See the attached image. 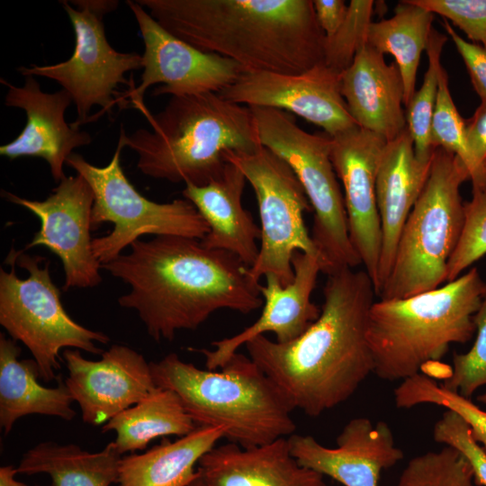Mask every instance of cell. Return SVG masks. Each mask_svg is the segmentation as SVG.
<instances>
[{
  "label": "cell",
  "instance_id": "2",
  "mask_svg": "<svg viewBox=\"0 0 486 486\" xmlns=\"http://www.w3.org/2000/svg\"><path fill=\"white\" fill-rule=\"evenodd\" d=\"M327 276L320 314L301 336L279 343L261 335L245 345L292 408L311 418L347 400L374 371L366 335L372 279L349 267Z\"/></svg>",
  "mask_w": 486,
  "mask_h": 486
},
{
  "label": "cell",
  "instance_id": "36",
  "mask_svg": "<svg viewBox=\"0 0 486 486\" xmlns=\"http://www.w3.org/2000/svg\"><path fill=\"white\" fill-rule=\"evenodd\" d=\"M473 322L476 338L472 348L465 354H454L452 369L442 384L468 399L486 385V292Z\"/></svg>",
  "mask_w": 486,
  "mask_h": 486
},
{
  "label": "cell",
  "instance_id": "41",
  "mask_svg": "<svg viewBox=\"0 0 486 486\" xmlns=\"http://www.w3.org/2000/svg\"><path fill=\"white\" fill-rule=\"evenodd\" d=\"M317 22L326 37L332 36L342 25L348 5L343 0H314Z\"/></svg>",
  "mask_w": 486,
  "mask_h": 486
},
{
  "label": "cell",
  "instance_id": "24",
  "mask_svg": "<svg viewBox=\"0 0 486 486\" xmlns=\"http://www.w3.org/2000/svg\"><path fill=\"white\" fill-rule=\"evenodd\" d=\"M246 182L241 170L227 162L218 177L201 186L185 184L182 194L209 227L201 243L210 249L230 252L251 267L258 255L256 240L261 230L242 204Z\"/></svg>",
  "mask_w": 486,
  "mask_h": 486
},
{
  "label": "cell",
  "instance_id": "40",
  "mask_svg": "<svg viewBox=\"0 0 486 486\" xmlns=\"http://www.w3.org/2000/svg\"><path fill=\"white\" fill-rule=\"evenodd\" d=\"M465 136L475 163L486 173V100L482 101L472 117L465 122Z\"/></svg>",
  "mask_w": 486,
  "mask_h": 486
},
{
  "label": "cell",
  "instance_id": "32",
  "mask_svg": "<svg viewBox=\"0 0 486 486\" xmlns=\"http://www.w3.org/2000/svg\"><path fill=\"white\" fill-rule=\"evenodd\" d=\"M432 146L455 155L467 167L472 187L486 188V173L475 163L467 145L465 121L459 114L448 87L446 71L441 66L438 91L431 124Z\"/></svg>",
  "mask_w": 486,
  "mask_h": 486
},
{
  "label": "cell",
  "instance_id": "16",
  "mask_svg": "<svg viewBox=\"0 0 486 486\" xmlns=\"http://www.w3.org/2000/svg\"><path fill=\"white\" fill-rule=\"evenodd\" d=\"M63 359L68 372L65 383L83 421L91 426H104L158 389L150 363L125 345H112L96 361L68 348Z\"/></svg>",
  "mask_w": 486,
  "mask_h": 486
},
{
  "label": "cell",
  "instance_id": "43",
  "mask_svg": "<svg viewBox=\"0 0 486 486\" xmlns=\"http://www.w3.org/2000/svg\"><path fill=\"white\" fill-rule=\"evenodd\" d=\"M478 400L483 404H486V392L478 397Z\"/></svg>",
  "mask_w": 486,
  "mask_h": 486
},
{
  "label": "cell",
  "instance_id": "3",
  "mask_svg": "<svg viewBox=\"0 0 486 486\" xmlns=\"http://www.w3.org/2000/svg\"><path fill=\"white\" fill-rule=\"evenodd\" d=\"M166 31L243 72L301 74L323 62L312 0H136Z\"/></svg>",
  "mask_w": 486,
  "mask_h": 486
},
{
  "label": "cell",
  "instance_id": "42",
  "mask_svg": "<svg viewBox=\"0 0 486 486\" xmlns=\"http://www.w3.org/2000/svg\"><path fill=\"white\" fill-rule=\"evenodd\" d=\"M17 468L14 465H4L0 467V486H28L14 479Z\"/></svg>",
  "mask_w": 486,
  "mask_h": 486
},
{
  "label": "cell",
  "instance_id": "11",
  "mask_svg": "<svg viewBox=\"0 0 486 486\" xmlns=\"http://www.w3.org/2000/svg\"><path fill=\"white\" fill-rule=\"evenodd\" d=\"M223 158L241 170L258 205L260 246L249 275L259 282L273 274L288 285L296 251L320 256L304 223V212L312 209L302 185L291 166L262 145L249 152L225 151Z\"/></svg>",
  "mask_w": 486,
  "mask_h": 486
},
{
  "label": "cell",
  "instance_id": "33",
  "mask_svg": "<svg viewBox=\"0 0 486 486\" xmlns=\"http://www.w3.org/2000/svg\"><path fill=\"white\" fill-rule=\"evenodd\" d=\"M396 486H476L466 459L445 446L410 459Z\"/></svg>",
  "mask_w": 486,
  "mask_h": 486
},
{
  "label": "cell",
  "instance_id": "25",
  "mask_svg": "<svg viewBox=\"0 0 486 486\" xmlns=\"http://www.w3.org/2000/svg\"><path fill=\"white\" fill-rule=\"evenodd\" d=\"M21 347L16 341L0 334V426L9 434L19 418L30 414L72 420L76 411L65 382L56 387L40 383L35 360L20 359Z\"/></svg>",
  "mask_w": 486,
  "mask_h": 486
},
{
  "label": "cell",
  "instance_id": "28",
  "mask_svg": "<svg viewBox=\"0 0 486 486\" xmlns=\"http://www.w3.org/2000/svg\"><path fill=\"white\" fill-rule=\"evenodd\" d=\"M196 428L177 394L158 387L145 399L110 419L102 427V431L115 432L113 442L122 454L143 450L158 437L186 436Z\"/></svg>",
  "mask_w": 486,
  "mask_h": 486
},
{
  "label": "cell",
  "instance_id": "1",
  "mask_svg": "<svg viewBox=\"0 0 486 486\" xmlns=\"http://www.w3.org/2000/svg\"><path fill=\"white\" fill-rule=\"evenodd\" d=\"M130 248L101 267L129 285L118 303L134 310L156 341L194 330L219 310L248 314L263 306L259 282L230 252L178 236L138 239Z\"/></svg>",
  "mask_w": 486,
  "mask_h": 486
},
{
  "label": "cell",
  "instance_id": "14",
  "mask_svg": "<svg viewBox=\"0 0 486 486\" xmlns=\"http://www.w3.org/2000/svg\"><path fill=\"white\" fill-rule=\"evenodd\" d=\"M3 196L39 218L40 230L23 249L44 246L55 254L63 266L65 291L94 287L101 283V264L92 249L94 194L80 175L66 176L43 201L29 200L6 191Z\"/></svg>",
  "mask_w": 486,
  "mask_h": 486
},
{
  "label": "cell",
  "instance_id": "44",
  "mask_svg": "<svg viewBox=\"0 0 486 486\" xmlns=\"http://www.w3.org/2000/svg\"><path fill=\"white\" fill-rule=\"evenodd\" d=\"M190 486H202V482L199 476Z\"/></svg>",
  "mask_w": 486,
  "mask_h": 486
},
{
  "label": "cell",
  "instance_id": "19",
  "mask_svg": "<svg viewBox=\"0 0 486 486\" xmlns=\"http://www.w3.org/2000/svg\"><path fill=\"white\" fill-rule=\"evenodd\" d=\"M294 277L283 286L273 274L260 284L263 309L260 317L239 333L212 343L213 349L189 348L201 353L208 370L221 368L251 339L273 332L276 341L287 343L301 336L320 316V309L311 301L322 266L320 256L296 251L292 259Z\"/></svg>",
  "mask_w": 486,
  "mask_h": 486
},
{
  "label": "cell",
  "instance_id": "12",
  "mask_svg": "<svg viewBox=\"0 0 486 486\" xmlns=\"http://www.w3.org/2000/svg\"><path fill=\"white\" fill-rule=\"evenodd\" d=\"M114 0L61 1L75 34L71 57L57 64L20 67L23 76H42L58 82L72 97L77 112L79 127L91 109L99 105L110 111L117 102L119 85H132L125 74L142 68V56L137 52H120L109 43L104 17L118 6Z\"/></svg>",
  "mask_w": 486,
  "mask_h": 486
},
{
  "label": "cell",
  "instance_id": "18",
  "mask_svg": "<svg viewBox=\"0 0 486 486\" xmlns=\"http://www.w3.org/2000/svg\"><path fill=\"white\" fill-rule=\"evenodd\" d=\"M291 454L302 466L344 486H378L381 473L404 457L388 423L365 417L349 420L327 447L309 435L287 437Z\"/></svg>",
  "mask_w": 486,
  "mask_h": 486
},
{
  "label": "cell",
  "instance_id": "22",
  "mask_svg": "<svg viewBox=\"0 0 486 486\" xmlns=\"http://www.w3.org/2000/svg\"><path fill=\"white\" fill-rule=\"evenodd\" d=\"M340 92L356 123L387 142L407 127L404 86L396 62L364 43L340 76Z\"/></svg>",
  "mask_w": 486,
  "mask_h": 486
},
{
  "label": "cell",
  "instance_id": "10",
  "mask_svg": "<svg viewBox=\"0 0 486 486\" xmlns=\"http://www.w3.org/2000/svg\"><path fill=\"white\" fill-rule=\"evenodd\" d=\"M123 148L119 137L114 154L105 166H94L77 153H72L66 161L93 191L92 230L104 222L113 224L109 234L92 240L94 255L101 266L117 258L144 235L202 240L209 227L190 201L183 198L156 202L143 196L129 181L121 165Z\"/></svg>",
  "mask_w": 486,
  "mask_h": 486
},
{
  "label": "cell",
  "instance_id": "29",
  "mask_svg": "<svg viewBox=\"0 0 486 486\" xmlns=\"http://www.w3.org/2000/svg\"><path fill=\"white\" fill-rule=\"evenodd\" d=\"M434 14L412 0L400 1L389 19L372 22L366 43L381 54L395 58L404 86V105L416 92L420 56L429 43Z\"/></svg>",
  "mask_w": 486,
  "mask_h": 486
},
{
  "label": "cell",
  "instance_id": "26",
  "mask_svg": "<svg viewBox=\"0 0 486 486\" xmlns=\"http://www.w3.org/2000/svg\"><path fill=\"white\" fill-rule=\"evenodd\" d=\"M224 436L223 428L201 426L175 441L165 438L144 453L125 455L118 486H190L199 476L201 458Z\"/></svg>",
  "mask_w": 486,
  "mask_h": 486
},
{
  "label": "cell",
  "instance_id": "31",
  "mask_svg": "<svg viewBox=\"0 0 486 486\" xmlns=\"http://www.w3.org/2000/svg\"><path fill=\"white\" fill-rule=\"evenodd\" d=\"M447 37L433 28L427 48L428 66L423 83L406 106V125L421 160L431 159L435 148L431 143V124L438 91L440 56Z\"/></svg>",
  "mask_w": 486,
  "mask_h": 486
},
{
  "label": "cell",
  "instance_id": "4",
  "mask_svg": "<svg viewBox=\"0 0 486 486\" xmlns=\"http://www.w3.org/2000/svg\"><path fill=\"white\" fill-rule=\"evenodd\" d=\"M145 116L150 130L127 135L121 127L120 138L137 154L138 169L156 179L204 185L221 174L225 151L261 145L250 107L218 93L172 96L161 112Z\"/></svg>",
  "mask_w": 486,
  "mask_h": 486
},
{
  "label": "cell",
  "instance_id": "37",
  "mask_svg": "<svg viewBox=\"0 0 486 486\" xmlns=\"http://www.w3.org/2000/svg\"><path fill=\"white\" fill-rule=\"evenodd\" d=\"M434 440L458 451L470 464L476 486H486V451L468 423L456 412L446 410L433 430Z\"/></svg>",
  "mask_w": 486,
  "mask_h": 486
},
{
  "label": "cell",
  "instance_id": "35",
  "mask_svg": "<svg viewBox=\"0 0 486 486\" xmlns=\"http://www.w3.org/2000/svg\"><path fill=\"white\" fill-rule=\"evenodd\" d=\"M486 255V188L472 187L471 201L464 203V224L459 242L446 268V283L458 278Z\"/></svg>",
  "mask_w": 486,
  "mask_h": 486
},
{
  "label": "cell",
  "instance_id": "20",
  "mask_svg": "<svg viewBox=\"0 0 486 486\" xmlns=\"http://www.w3.org/2000/svg\"><path fill=\"white\" fill-rule=\"evenodd\" d=\"M0 81L7 87L4 104L22 109L26 114L23 130L13 141L0 147V155L9 159L41 158L50 165L53 179L59 183L66 177L63 166L73 150L92 141L89 133L65 120L72 97L64 89L43 92L34 76H25L22 86L3 78Z\"/></svg>",
  "mask_w": 486,
  "mask_h": 486
},
{
  "label": "cell",
  "instance_id": "8",
  "mask_svg": "<svg viewBox=\"0 0 486 486\" xmlns=\"http://www.w3.org/2000/svg\"><path fill=\"white\" fill-rule=\"evenodd\" d=\"M5 263L11 270L0 269V324L30 350L40 379L57 378L62 349L102 355L96 343L107 344L110 338L80 325L65 310L49 260L12 248Z\"/></svg>",
  "mask_w": 486,
  "mask_h": 486
},
{
  "label": "cell",
  "instance_id": "17",
  "mask_svg": "<svg viewBox=\"0 0 486 486\" xmlns=\"http://www.w3.org/2000/svg\"><path fill=\"white\" fill-rule=\"evenodd\" d=\"M382 137L355 126L331 137L330 158L344 187L349 237L375 289L382 248L376 176Z\"/></svg>",
  "mask_w": 486,
  "mask_h": 486
},
{
  "label": "cell",
  "instance_id": "7",
  "mask_svg": "<svg viewBox=\"0 0 486 486\" xmlns=\"http://www.w3.org/2000/svg\"><path fill=\"white\" fill-rule=\"evenodd\" d=\"M468 179L469 170L455 155L435 149L428 180L402 229L378 300L404 299L446 283L447 264L464 224L460 187Z\"/></svg>",
  "mask_w": 486,
  "mask_h": 486
},
{
  "label": "cell",
  "instance_id": "21",
  "mask_svg": "<svg viewBox=\"0 0 486 486\" xmlns=\"http://www.w3.org/2000/svg\"><path fill=\"white\" fill-rule=\"evenodd\" d=\"M431 163L432 158H417L407 127L396 139L386 143L376 176V202L382 230L374 289L377 297L391 273L402 229L425 186Z\"/></svg>",
  "mask_w": 486,
  "mask_h": 486
},
{
  "label": "cell",
  "instance_id": "27",
  "mask_svg": "<svg viewBox=\"0 0 486 486\" xmlns=\"http://www.w3.org/2000/svg\"><path fill=\"white\" fill-rule=\"evenodd\" d=\"M122 454L114 442L91 453L75 444L41 442L23 454L18 473H46L52 486H110L117 483Z\"/></svg>",
  "mask_w": 486,
  "mask_h": 486
},
{
  "label": "cell",
  "instance_id": "9",
  "mask_svg": "<svg viewBox=\"0 0 486 486\" xmlns=\"http://www.w3.org/2000/svg\"><path fill=\"white\" fill-rule=\"evenodd\" d=\"M259 142L293 170L314 212L311 238L327 275L362 265L348 230L344 195L331 158V137L312 134L287 112L250 107Z\"/></svg>",
  "mask_w": 486,
  "mask_h": 486
},
{
  "label": "cell",
  "instance_id": "30",
  "mask_svg": "<svg viewBox=\"0 0 486 486\" xmlns=\"http://www.w3.org/2000/svg\"><path fill=\"white\" fill-rule=\"evenodd\" d=\"M395 405L410 409L421 404H433L460 415L470 426L475 440L486 451V410L456 392L437 384L432 378L417 374L407 378L394 391Z\"/></svg>",
  "mask_w": 486,
  "mask_h": 486
},
{
  "label": "cell",
  "instance_id": "38",
  "mask_svg": "<svg viewBox=\"0 0 486 486\" xmlns=\"http://www.w3.org/2000/svg\"><path fill=\"white\" fill-rule=\"evenodd\" d=\"M460 28L486 50V0H412Z\"/></svg>",
  "mask_w": 486,
  "mask_h": 486
},
{
  "label": "cell",
  "instance_id": "34",
  "mask_svg": "<svg viewBox=\"0 0 486 486\" xmlns=\"http://www.w3.org/2000/svg\"><path fill=\"white\" fill-rule=\"evenodd\" d=\"M374 13L372 0H352L339 29L324 39L323 62L342 74L352 64L358 50L366 43V36Z\"/></svg>",
  "mask_w": 486,
  "mask_h": 486
},
{
  "label": "cell",
  "instance_id": "23",
  "mask_svg": "<svg viewBox=\"0 0 486 486\" xmlns=\"http://www.w3.org/2000/svg\"><path fill=\"white\" fill-rule=\"evenodd\" d=\"M202 486H327L324 476L300 464L287 438L242 447L215 446L199 461Z\"/></svg>",
  "mask_w": 486,
  "mask_h": 486
},
{
  "label": "cell",
  "instance_id": "6",
  "mask_svg": "<svg viewBox=\"0 0 486 486\" xmlns=\"http://www.w3.org/2000/svg\"><path fill=\"white\" fill-rule=\"evenodd\" d=\"M485 292L486 283L472 267L434 290L375 301L366 333L374 373L389 382L403 381L438 362L451 344L468 342Z\"/></svg>",
  "mask_w": 486,
  "mask_h": 486
},
{
  "label": "cell",
  "instance_id": "13",
  "mask_svg": "<svg viewBox=\"0 0 486 486\" xmlns=\"http://www.w3.org/2000/svg\"><path fill=\"white\" fill-rule=\"evenodd\" d=\"M144 42L140 84L133 83L122 100L130 98L143 114L148 110L143 98L146 90L158 86L153 95L185 96L220 93L243 72L235 61L202 51L162 27L137 1H126Z\"/></svg>",
  "mask_w": 486,
  "mask_h": 486
},
{
  "label": "cell",
  "instance_id": "39",
  "mask_svg": "<svg viewBox=\"0 0 486 486\" xmlns=\"http://www.w3.org/2000/svg\"><path fill=\"white\" fill-rule=\"evenodd\" d=\"M443 20L446 32L464 59L474 90L482 101L486 100V50L479 44L464 40L447 20Z\"/></svg>",
  "mask_w": 486,
  "mask_h": 486
},
{
  "label": "cell",
  "instance_id": "5",
  "mask_svg": "<svg viewBox=\"0 0 486 486\" xmlns=\"http://www.w3.org/2000/svg\"><path fill=\"white\" fill-rule=\"evenodd\" d=\"M150 367L156 386L176 392L197 427L223 428L231 443L248 448L294 434V409L249 356L237 352L216 371L171 353Z\"/></svg>",
  "mask_w": 486,
  "mask_h": 486
},
{
  "label": "cell",
  "instance_id": "15",
  "mask_svg": "<svg viewBox=\"0 0 486 486\" xmlns=\"http://www.w3.org/2000/svg\"><path fill=\"white\" fill-rule=\"evenodd\" d=\"M341 75L324 62L301 74L242 72L218 93L232 103L291 112L334 137L357 126L340 92Z\"/></svg>",
  "mask_w": 486,
  "mask_h": 486
}]
</instances>
